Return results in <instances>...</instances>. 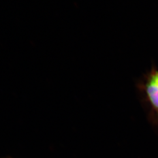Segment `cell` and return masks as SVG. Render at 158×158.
Returning <instances> with one entry per match:
<instances>
[{
    "label": "cell",
    "mask_w": 158,
    "mask_h": 158,
    "mask_svg": "<svg viewBox=\"0 0 158 158\" xmlns=\"http://www.w3.org/2000/svg\"><path fill=\"white\" fill-rule=\"evenodd\" d=\"M142 86L149 115L154 123L158 124V70L152 69L148 74Z\"/></svg>",
    "instance_id": "6da1fadb"
}]
</instances>
